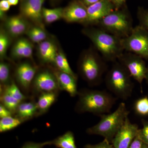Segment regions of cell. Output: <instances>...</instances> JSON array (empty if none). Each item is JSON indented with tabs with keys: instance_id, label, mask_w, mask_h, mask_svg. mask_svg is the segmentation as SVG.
<instances>
[{
	"instance_id": "cell-39",
	"label": "cell",
	"mask_w": 148,
	"mask_h": 148,
	"mask_svg": "<svg viewBox=\"0 0 148 148\" xmlns=\"http://www.w3.org/2000/svg\"><path fill=\"white\" fill-rule=\"evenodd\" d=\"M82 2L84 5L86 6H89L90 5L95 3L98 2L101 0H80Z\"/></svg>"
},
{
	"instance_id": "cell-3",
	"label": "cell",
	"mask_w": 148,
	"mask_h": 148,
	"mask_svg": "<svg viewBox=\"0 0 148 148\" xmlns=\"http://www.w3.org/2000/svg\"><path fill=\"white\" fill-rule=\"evenodd\" d=\"M107 69L106 61L94 47L84 50L81 54L78 70L83 79L90 86L101 84Z\"/></svg>"
},
{
	"instance_id": "cell-32",
	"label": "cell",
	"mask_w": 148,
	"mask_h": 148,
	"mask_svg": "<svg viewBox=\"0 0 148 148\" xmlns=\"http://www.w3.org/2000/svg\"><path fill=\"white\" fill-rule=\"evenodd\" d=\"M138 18L139 25L148 32V11L140 9L138 12Z\"/></svg>"
},
{
	"instance_id": "cell-27",
	"label": "cell",
	"mask_w": 148,
	"mask_h": 148,
	"mask_svg": "<svg viewBox=\"0 0 148 148\" xmlns=\"http://www.w3.org/2000/svg\"><path fill=\"white\" fill-rule=\"evenodd\" d=\"M12 37L2 28L0 32V57L3 60L5 58L8 49L12 42Z\"/></svg>"
},
{
	"instance_id": "cell-18",
	"label": "cell",
	"mask_w": 148,
	"mask_h": 148,
	"mask_svg": "<svg viewBox=\"0 0 148 148\" xmlns=\"http://www.w3.org/2000/svg\"><path fill=\"white\" fill-rule=\"evenodd\" d=\"M58 52L57 47L51 40L47 39L38 44V54L41 61L45 64L53 65Z\"/></svg>"
},
{
	"instance_id": "cell-40",
	"label": "cell",
	"mask_w": 148,
	"mask_h": 148,
	"mask_svg": "<svg viewBox=\"0 0 148 148\" xmlns=\"http://www.w3.org/2000/svg\"><path fill=\"white\" fill-rule=\"evenodd\" d=\"M11 5H16L18 3L19 0H8Z\"/></svg>"
},
{
	"instance_id": "cell-37",
	"label": "cell",
	"mask_w": 148,
	"mask_h": 148,
	"mask_svg": "<svg viewBox=\"0 0 148 148\" xmlns=\"http://www.w3.org/2000/svg\"><path fill=\"white\" fill-rule=\"evenodd\" d=\"M10 6L8 0H1L0 1V10L5 12L8 11L9 10Z\"/></svg>"
},
{
	"instance_id": "cell-28",
	"label": "cell",
	"mask_w": 148,
	"mask_h": 148,
	"mask_svg": "<svg viewBox=\"0 0 148 148\" xmlns=\"http://www.w3.org/2000/svg\"><path fill=\"white\" fill-rule=\"evenodd\" d=\"M1 91H4L7 92L20 103L24 102L27 98L13 81H12L10 83L5 87H1Z\"/></svg>"
},
{
	"instance_id": "cell-7",
	"label": "cell",
	"mask_w": 148,
	"mask_h": 148,
	"mask_svg": "<svg viewBox=\"0 0 148 148\" xmlns=\"http://www.w3.org/2000/svg\"><path fill=\"white\" fill-rule=\"evenodd\" d=\"M121 42L124 51L148 60V32L143 27H134L129 36L121 39Z\"/></svg>"
},
{
	"instance_id": "cell-22",
	"label": "cell",
	"mask_w": 148,
	"mask_h": 148,
	"mask_svg": "<svg viewBox=\"0 0 148 148\" xmlns=\"http://www.w3.org/2000/svg\"><path fill=\"white\" fill-rule=\"evenodd\" d=\"M53 65L59 71L70 74L73 76L77 78V76L73 71L70 66L66 55L63 51L61 49L58 50Z\"/></svg>"
},
{
	"instance_id": "cell-16",
	"label": "cell",
	"mask_w": 148,
	"mask_h": 148,
	"mask_svg": "<svg viewBox=\"0 0 148 148\" xmlns=\"http://www.w3.org/2000/svg\"><path fill=\"white\" fill-rule=\"evenodd\" d=\"M55 74L60 90H65L71 97L77 95L78 91L77 87V78L70 74L61 72L56 68L52 70Z\"/></svg>"
},
{
	"instance_id": "cell-9",
	"label": "cell",
	"mask_w": 148,
	"mask_h": 148,
	"mask_svg": "<svg viewBox=\"0 0 148 148\" xmlns=\"http://www.w3.org/2000/svg\"><path fill=\"white\" fill-rule=\"evenodd\" d=\"M34 89L37 92H58L59 89L57 78L53 71L43 69L37 72L33 82Z\"/></svg>"
},
{
	"instance_id": "cell-30",
	"label": "cell",
	"mask_w": 148,
	"mask_h": 148,
	"mask_svg": "<svg viewBox=\"0 0 148 148\" xmlns=\"http://www.w3.org/2000/svg\"><path fill=\"white\" fill-rule=\"evenodd\" d=\"M135 113L141 116H148V97L144 96L137 99L133 106Z\"/></svg>"
},
{
	"instance_id": "cell-14",
	"label": "cell",
	"mask_w": 148,
	"mask_h": 148,
	"mask_svg": "<svg viewBox=\"0 0 148 148\" xmlns=\"http://www.w3.org/2000/svg\"><path fill=\"white\" fill-rule=\"evenodd\" d=\"M3 24V29L12 38H17L26 34L30 26L29 21L20 15L6 17Z\"/></svg>"
},
{
	"instance_id": "cell-17",
	"label": "cell",
	"mask_w": 148,
	"mask_h": 148,
	"mask_svg": "<svg viewBox=\"0 0 148 148\" xmlns=\"http://www.w3.org/2000/svg\"><path fill=\"white\" fill-rule=\"evenodd\" d=\"M33 49L34 46L30 40L20 38L12 46L11 56L14 59L31 58L33 55Z\"/></svg>"
},
{
	"instance_id": "cell-33",
	"label": "cell",
	"mask_w": 148,
	"mask_h": 148,
	"mask_svg": "<svg viewBox=\"0 0 148 148\" xmlns=\"http://www.w3.org/2000/svg\"><path fill=\"white\" fill-rule=\"evenodd\" d=\"M84 148H114V147L112 145H111L110 142L105 139L102 142L96 145L87 144L84 146Z\"/></svg>"
},
{
	"instance_id": "cell-42",
	"label": "cell",
	"mask_w": 148,
	"mask_h": 148,
	"mask_svg": "<svg viewBox=\"0 0 148 148\" xmlns=\"http://www.w3.org/2000/svg\"><path fill=\"white\" fill-rule=\"evenodd\" d=\"M142 148H148V145L145 144V143H143Z\"/></svg>"
},
{
	"instance_id": "cell-4",
	"label": "cell",
	"mask_w": 148,
	"mask_h": 148,
	"mask_svg": "<svg viewBox=\"0 0 148 148\" xmlns=\"http://www.w3.org/2000/svg\"><path fill=\"white\" fill-rule=\"evenodd\" d=\"M129 111L124 103H120L113 112L100 116L101 119L97 124L86 130L90 135L103 136L110 143H112L114 137L128 116Z\"/></svg>"
},
{
	"instance_id": "cell-38",
	"label": "cell",
	"mask_w": 148,
	"mask_h": 148,
	"mask_svg": "<svg viewBox=\"0 0 148 148\" xmlns=\"http://www.w3.org/2000/svg\"><path fill=\"white\" fill-rule=\"evenodd\" d=\"M116 10L119 9L124 5L126 0H110Z\"/></svg>"
},
{
	"instance_id": "cell-13",
	"label": "cell",
	"mask_w": 148,
	"mask_h": 148,
	"mask_svg": "<svg viewBox=\"0 0 148 148\" xmlns=\"http://www.w3.org/2000/svg\"><path fill=\"white\" fill-rule=\"evenodd\" d=\"M87 8L80 0H74L64 8L63 18L68 23L83 25L87 18Z\"/></svg>"
},
{
	"instance_id": "cell-41",
	"label": "cell",
	"mask_w": 148,
	"mask_h": 148,
	"mask_svg": "<svg viewBox=\"0 0 148 148\" xmlns=\"http://www.w3.org/2000/svg\"><path fill=\"white\" fill-rule=\"evenodd\" d=\"M146 82L148 86V66H147V73H146V76L145 79Z\"/></svg>"
},
{
	"instance_id": "cell-1",
	"label": "cell",
	"mask_w": 148,
	"mask_h": 148,
	"mask_svg": "<svg viewBox=\"0 0 148 148\" xmlns=\"http://www.w3.org/2000/svg\"><path fill=\"white\" fill-rule=\"evenodd\" d=\"M82 32L92 42L106 62H114L124 52L121 39L99 27H85Z\"/></svg>"
},
{
	"instance_id": "cell-29",
	"label": "cell",
	"mask_w": 148,
	"mask_h": 148,
	"mask_svg": "<svg viewBox=\"0 0 148 148\" xmlns=\"http://www.w3.org/2000/svg\"><path fill=\"white\" fill-rule=\"evenodd\" d=\"M10 65L2 61L0 63V82L1 87H4L11 82L10 79Z\"/></svg>"
},
{
	"instance_id": "cell-24",
	"label": "cell",
	"mask_w": 148,
	"mask_h": 148,
	"mask_svg": "<svg viewBox=\"0 0 148 148\" xmlns=\"http://www.w3.org/2000/svg\"><path fill=\"white\" fill-rule=\"evenodd\" d=\"M64 8H57L53 9L43 8L42 14L43 21L50 24L63 18Z\"/></svg>"
},
{
	"instance_id": "cell-12",
	"label": "cell",
	"mask_w": 148,
	"mask_h": 148,
	"mask_svg": "<svg viewBox=\"0 0 148 148\" xmlns=\"http://www.w3.org/2000/svg\"><path fill=\"white\" fill-rule=\"evenodd\" d=\"M139 130L138 125L132 123L127 117L112 141L114 147L128 148Z\"/></svg>"
},
{
	"instance_id": "cell-20",
	"label": "cell",
	"mask_w": 148,
	"mask_h": 148,
	"mask_svg": "<svg viewBox=\"0 0 148 148\" xmlns=\"http://www.w3.org/2000/svg\"><path fill=\"white\" fill-rule=\"evenodd\" d=\"M58 92L41 93L36 103L39 115L47 112L57 99Z\"/></svg>"
},
{
	"instance_id": "cell-31",
	"label": "cell",
	"mask_w": 148,
	"mask_h": 148,
	"mask_svg": "<svg viewBox=\"0 0 148 148\" xmlns=\"http://www.w3.org/2000/svg\"><path fill=\"white\" fill-rule=\"evenodd\" d=\"M142 123L143 127L139 129L138 136L143 143L148 145V121L143 119Z\"/></svg>"
},
{
	"instance_id": "cell-34",
	"label": "cell",
	"mask_w": 148,
	"mask_h": 148,
	"mask_svg": "<svg viewBox=\"0 0 148 148\" xmlns=\"http://www.w3.org/2000/svg\"><path fill=\"white\" fill-rule=\"evenodd\" d=\"M46 145H49V141L40 143L27 142L21 148H42Z\"/></svg>"
},
{
	"instance_id": "cell-6",
	"label": "cell",
	"mask_w": 148,
	"mask_h": 148,
	"mask_svg": "<svg viewBox=\"0 0 148 148\" xmlns=\"http://www.w3.org/2000/svg\"><path fill=\"white\" fill-rule=\"evenodd\" d=\"M115 10L98 22L96 27L123 38L129 36L134 27L131 16L125 9Z\"/></svg>"
},
{
	"instance_id": "cell-35",
	"label": "cell",
	"mask_w": 148,
	"mask_h": 148,
	"mask_svg": "<svg viewBox=\"0 0 148 148\" xmlns=\"http://www.w3.org/2000/svg\"><path fill=\"white\" fill-rule=\"evenodd\" d=\"M13 114L7 108L2 104L0 105V118L6 117L10 116H12Z\"/></svg>"
},
{
	"instance_id": "cell-36",
	"label": "cell",
	"mask_w": 148,
	"mask_h": 148,
	"mask_svg": "<svg viewBox=\"0 0 148 148\" xmlns=\"http://www.w3.org/2000/svg\"><path fill=\"white\" fill-rule=\"evenodd\" d=\"M143 143V141L137 135L128 148H142Z\"/></svg>"
},
{
	"instance_id": "cell-2",
	"label": "cell",
	"mask_w": 148,
	"mask_h": 148,
	"mask_svg": "<svg viewBox=\"0 0 148 148\" xmlns=\"http://www.w3.org/2000/svg\"><path fill=\"white\" fill-rule=\"evenodd\" d=\"M75 111L78 113L89 112L96 115L109 113L117 98L106 90L84 89L78 91Z\"/></svg>"
},
{
	"instance_id": "cell-26",
	"label": "cell",
	"mask_w": 148,
	"mask_h": 148,
	"mask_svg": "<svg viewBox=\"0 0 148 148\" xmlns=\"http://www.w3.org/2000/svg\"><path fill=\"white\" fill-rule=\"evenodd\" d=\"M0 98L1 104L8 109L13 114H15L17 107L21 103L4 91H1Z\"/></svg>"
},
{
	"instance_id": "cell-19",
	"label": "cell",
	"mask_w": 148,
	"mask_h": 148,
	"mask_svg": "<svg viewBox=\"0 0 148 148\" xmlns=\"http://www.w3.org/2000/svg\"><path fill=\"white\" fill-rule=\"evenodd\" d=\"M15 116L24 122L39 115L36 103L33 102H22L19 104L16 112Z\"/></svg>"
},
{
	"instance_id": "cell-10",
	"label": "cell",
	"mask_w": 148,
	"mask_h": 148,
	"mask_svg": "<svg viewBox=\"0 0 148 148\" xmlns=\"http://www.w3.org/2000/svg\"><path fill=\"white\" fill-rule=\"evenodd\" d=\"M87 18L85 27L96 26L103 18L116 10L110 0H101L88 7Z\"/></svg>"
},
{
	"instance_id": "cell-23",
	"label": "cell",
	"mask_w": 148,
	"mask_h": 148,
	"mask_svg": "<svg viewBox=\"0 0 148 148\" xmlns=\"http://www.w3.org/2000/svg\"><path fill=\"white\" fill-rule=\"evenodd\" d=\"M26 34L32 42L38 44L47 38V34L45 28L37 25L30 27Z\"/></svg>"
},
{
	"instance_id": "cell-8",
	"label": "cell",
	"mask_w": 148,
	"mask_h": 148,
	"mask_svg": "<svg viewBox=\"0 0 148 148\" xmlns=\"http://www.w3.org/2000/svg\"><path fill=\"white\" fill-rule=\"evenodd\" d=\"M117 61L127 69L131 77L139 83L142 92V83L145 79L147 68L145 59L135 53L124 51Z\"/></svg>"
},
{
	"instance_id": "cell-5",
	"label": "cell",
	"mask_w": 148,
	"mask_h": 148,
	"mask_svg": "<svg viewBox=\"0 0 148 148\" xmlns=\"http://www.w3.org/2000/svg\"><path fill=\"white\" fill-rule=\"evenodd\" d=\"M132 78L127 69L117 61L107 72L105 82L108 89L116 98L125 101L131 96L134 88Z\"/></svg>"
},
{
	"instance_id": "cell-21",
	"label": "cell",
	"mask_w": 148,
	"mask_h": 148,
	"mask_svg": "<svg viewBox=\"0 0 148 148\" xmlns=\"http://www.w3.org/2000/svg\"><path fill=\"white\" fill-rule=\"evenodd\" d=\"M53 145L58 148H77L75 142L73 133L71 131L49 141V145Z\"/></svg>"
},
{
	"instance_id": "cell-15",
	"label": "cell",
	"mask_w": 148,
	"mask_h": 148,
	"mask_svg": "<svg viewBox=\"0 0 148 148\" xmlns=\"http://www.w3.org/2000/svg\"><path fill=\"white\" fill-rule=\"evenodd\" d=\"M37 72L36 66L29 62H23L17 66L15 77L18 84L23 89L26 91L29 90Z\"/></svg>"
},
{
	"instance_id": "cell-25",
	"label": "cell",
	"mask_w": 148,
	"mask_h": 148,
	"mask_svg": "<svg viewBox=\"0 0 148 148\" xmlns=\"http://www.w3.org/2000/svg\"><path fill=\"white\" fill-rule=\"evenodd\" d=\"M22 120L16 117L10 116L1 118L0 120V132H7L18 127L22 123Z\"/></svg>"
},
{
	"instance_id": "cell-11",
	"label": "cell",
	"mask_w": 148,
	"mask_h": 148,
	"mask_svg": "<svg viewBox=\"0 0 148 148\" xmlns=\"http://www.w3.org/2000/svg\"><path fill=\"white\" fill-rule=\"evenodd\" d=\"M45 0H22L20 5L21 15L35 25L44 28L42 5Z\"/></svg>"
}]
</instances>
